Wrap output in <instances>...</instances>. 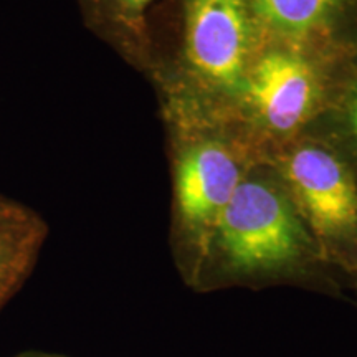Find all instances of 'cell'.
Listing matches in <instances>:
<instances>
[{
    "instance_id": "cell-7",
    "label": "cell",
    "mask_w": 357,
    "mask_h": 357,
    "mask_svg": "<svg viewBox=\"0 0 357 357\" xmlns=\"http://www.w3.org/2000/svg\"><path fill=\"white\" fill-rule=\"evenodd\" d=\"M83 25L124 63L146 75L147 20L159 0H77Z\"/></svg>"
},
{
    "instance_id": "cell-8",
    "label": "cell",
    "mask_w": 357,
    "mask_h": 357,
    "mask_svg": "<svg viewBox=\"0 0 357 357\" xmlns=\"http://www.w3.org/2000/svg\"><path fill=\"white\" fill-rule=\"evenodd\" d=\"M47 234L33 208L0 194V307L32 273Z\"/></svg>"
},
{
    "instance_id": "cell-9",
    "label": "cell",
    "mask_w": 357,
    "mask_h": 357,
    "mask_svg": "<svg viewBox=\"0 0 357 357\" xmlns=\"http://www.w3.org/2000/svg\"><path fill=\"white\" fill-rule=\"evenodd\" d=\"M310 132L333 144L357 169V48L342 60L328 106Z\"/></svg>"
},
{
    "instance_id": "cell-1",
    "label": "cell",
    "mask_w": 357,
    "mask_h": 357,
    "mask_svg": "<svg viewBox=\"0 0 357 357\" xmlns=\"http://www.w3.org/2000/svg\"><path fill=\"white\" fill-rule=\"evenodd\" d=\"M147 37L160 118L229 121L263 40L252 0H159Z\"/></svg>"
},
{
    "instance_id": "cell-2",
    "label": "cell",
    "mask_w": 357,
    "mask_h": 357,
    "mask_svg": "<svg viewBox=\"0 0 357 357\" xmlns=\"http://www.w3.org/2000/svg\"><path fill=\"white\" fill-rule=\"evenodd\" d=\"M326 266L276 169L260 160L248 169L218 218L195 281L310 278Z\"/></svg>"
},
{
    "instance_id": "cell-6",
    "label": "cell",
    "mask_w": 357,
    "mask_h": 357,
    "mask_svg": "<svg viewBox=\"0 0 357 357\" xmlns=\"http://www.w3.org/2000/svg\"><path fill=\"white\" fill-rule=\"evenodd\" d=\"M263 38L347 55L357 48V0H252Z\"/></svg>"
},
{
    "instance_id": "cell-3",
    "label": "cell",
    "mask_w": 357,
    "mask_h": 357,
    "mask_svg": "<svg viewBox=\"0 0 357 357\" xmlns=\"http://www.w3.org/2000/svg\"><path fill=\"white\" fill-rule=\"evenodd\" d=\"M344 56L263 38L225 124L258 160H270L324 113Z\"/></svg>"
},
{
    "instance_id": "cell-4",
    "label": "cell",
    "mask_w": 357,
    "mask_h": 357,
    "mask_svg": "<svg viewBox=\"0 0 357 357\" xmlns=\"http://www.w3.org/2000/svg\"><path fill=\"white\" fill-rule=\"evenodd\" d=\"M160 119L171 174L176 255L195 281L218 218L248 169L260 160L229 124Z\"/></svg>"
},
{
    "instance_id": "cell-5",
    "label": "cell",
    "mask_w": 357,
    "mask_h": 357,
    "mask_svg": "<svg viewBox=\"0 0 357 357\" xmlns=\"http://www.w3.org/2000/svg\"><path fill=\"white\" fill-rule=\"evenodd\" d=\"M329 266L357 270V169L316 134L298 137L270 160Z\"/></svg>"
},
{
    "instance_id": "cell-10",
    "label": "cell",
    "mask_w": 357,
    "mask_h": 357,
    "mask_svg": "<svg viewBox=\"0 0 357 357\" xmlns=\"http://www.w3.org/2000/svg\"><path fill=\"white\" fill-rule=\"evenodd\" d=\"M349 276L352 278V283H354V287H356V289H357V270L352 271V273H351Z\"/></svg>"
}]
</instances>
